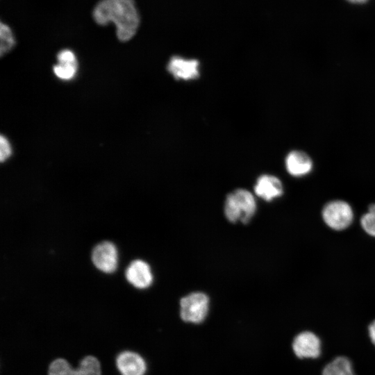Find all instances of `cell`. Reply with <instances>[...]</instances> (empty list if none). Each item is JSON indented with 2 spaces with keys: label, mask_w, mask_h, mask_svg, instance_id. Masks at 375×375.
I'll return each mask as SVG.
<instances>
[{
  "label": "cell",
  "mask_w": 375,
  "mask_h": 375,
  "mask_svg": "<svg viewBox=\"0 0 375 375\" xmlns=\"http://www.w3.org/2000/svg\"><path fill=\"white\" fill-rule=\"evenodd\" d=\"M92 17L99 25L113 24L122 42H127L135 35L140 20L134 0H100L93 9Z\"/></svg>",
  "instance_id": "obj_1"
},
{
  "label": "cell",
  "mask_w": 375,
  "mask_h": 375,
  "mask_svg": "<svg viewBox=\"0 0 375 375\" xmlns=\"http://www.w3.org/2000/svg\"><path fill=\"white\" fill-rule=\"evenodd\" d=\"M257 203L254 195L249 190L239 188L226 197L224 212L231 223H249L255 215Z\"/></svg>",
  "instance_id": "obj_2"
},
{
  "label": "cell",
  "mask_w": 375,
  "mask_h": 375,
  "mask_svg": "<svg viewBox=\"0 0 375 375\" xmlns=\"http://www.w3.org/2000/svg\"><path fill=\"white\" fill-rule=\"evenodd\" d=\"M324 223L331 229L342 231L347 228L353 220V211L349 203L343 200L328 202L322 212Z\"/></svg>",
  "instance_id": "obj_3"
},
{
  "label": "cell",
  "mask_w": 375,
  "mask_h": 375,
  "mask_svg": "<svg viewBox=\"0 0 375 375\" xmlns=\"http://www.w3.org/2000/svg\"><path fill=\"white\" fill-rule=\"evenodd\" d=\"M208 308L209 298L201 292L188 294L180 301V315L187 322H201L206 318Z\"/></svg>",
  "instance_id": "obj_4"
},
{
  "label": "cell",
  "mask_w": 375,
  "mask_h": 375,
  "mask_svg": "<svg viewBox=\"0 0 375 375\" xmlns=\"http://www.w3.org/2000/svg\"><path fill=\"white\" fill-rule=\"evenodd\" d=\"M49 375H101V365L92 356L85 357L77 369L72 368L65 359L58 358L51 363Z\"/></svg>",
  "instance_id": "obj_5"
},
{
  "label": "cell",
  "mask_w": 375,
  "mask_h": 375,
  "mask_svg": "<svg viewBox=\"0 0 375 375\" xmlns=\"http://www.w3.org/2000/svg\"><path fill=\"white\" fill-rule=\"evenodd\" d=\"M92 260L100 271L108 274L113 272L118 260L116 247L108 241L98 244L92 251Z\"/></svg>",
  "instance_id": "obj_6"
},
{
  "label": "cell",
  "mask_w": 375,
  "mask_h": 375,
  "mask_svg": "<svg viewBox=\"0 0 375 375\" xmlns=\"http://www.w3.org/2000/svg\"><path fill=\"white\" fill-rule=\"evenodd\" d=\"M167 69L176 80L190 81L199 76V62L196 59L174 56L169 60Z\"/></svg>",
  "instance_id": "obj_7"
},
{
  "label": "cell",
  "mask_w": 375,
  "mask_h": 375,
  "mask_svg": "<svg viewBox=\"0 0 375 375\" xmlns=\"http://www.w3.org/2000/svg\"><path fill=\"white\" fill-rule=\"evenodd\" d=\"M292 349L299 358H316L321 353V341L315 333L303 331L294 338Z\"/></svg>",
  "instance_id": "obj_8"
},
{
  "label": "cell",
  "mask_w": 375,
  "mask_h": 375,
  "mask_svg": "<svg viewBox=\"0 0 375 375\" xmlns=\"http://www.w3.org/2000/svg\"><path fill=\"white\" fill-rule=\"evenodd\" d=\"M127 281L139 289L149 288L153 282V274L149 265L140 259L132 261L126 269Z\"/></svg>",
  "instance_id": "obj_9"
},
{
  "label": "cell",
  "mask_w": 375,
  "mask_h": 375,
  "mask_svg": "<svg viewBox=\"0 0 375 375\" xmlns=\"http://www.w3.org/2000/svg\"><path fill=\"white\" fill-rule=\"evenodd\" d=\"M254 193L266 201H273L283 194V183L274 175L262 174L256 180Z\"/></svg>",
  "instance_id": "obj_10"
},
{
  "label": "cell",
  "mask_w": 375,
  "mask_h": 375,
  "mask_svg": "<svg viewBox=\"0 0 375 375\" xmlns=\"http://www.w3.org/2000/svg\"><path fill=\"white\" fill-rule=\"evenodd\" d=\"M287 172L292 176L301 177L310 173L313 163L310 157L299 150L290 151L285 160Z\"/></svg>",
  "instance_id": "obj_11"
},
{
  "label": "cell",
  "mask_w": 375,
  "mask_h": 375,
  "mask_svg": "<svg viewBox=\"0 0 375 375\" xmlns=\"http://www.w3.org/2000/svg\"><path fill=\"white\" fill-rule=\"evenodd\" d=\"M117 366L122 375H144L146 371L143 358L132 351H124L119 354Z\"/></svg>",
  "instance_id": "obj_12"
},
{
  "label": "cell",
  "mask_w": 375,
  "mask_h": 375,
  "mask_svg": "<svg viewBox=\"0 0 375 375\" xmlns=\"http://www.w3.org/2000/svg\"><path fill=\"white\" fill-rule=\"evenodd\" d=\"M322 375H354L350 360L339 356L328 363L322 371Z\"/></svg>",
  "instance_id": "obj_13"
},
{
  "label": "cell",
  "mask_w": 375,
  "mask_h": 375,
  "mask_svg": "<svg viewBox=\"0 0 375 375\" xmlns=\"http://www.w3.org/2000/svg\"><path fill=\"white\" fill-rule=\"evenodd\" d=\"M0 53L3 56L15 45L16 40L11 28L3 22L0 24Z\"/></svg>",
  "instance_id": "obj_14"
},
{
  "label": "cell",
  "mask_w": 375,
  "mask_h": 375,
  "mask_svg": "<svg viewBox=\"0 0 375 375\" xmlns=\"http://www.w3.org/2000/svg\"><path fill=\"white\" fill-rule=\"evenodd\" d=\"M78 70V63L67 64L58 63L53 67L54 74L63 81L72 80L76 74Z\"/></svg>",
  "instance_id": "obj_15"
},
{
  "label": "cell",
  "mask_w": 375,
  "mask_h": 375,
  "mask_svg": "<svg viewBox=\"0 0 375 375\" xmlns=\"http://www.w3.org/2000/svg\"><path fill=\"white\" fill-rule=\"evenodd\" d=\"M360 225L367 234L375 237V203L371 204L368 211L362 216Z\"/></svg>",
  "instance_id": "obj_16"
},
{
  "label": "cell",
  "mask_w": 375,
  "mask_h": 375,
  "mask_svg": "<svg viewBox=\"0 0 375 375\" xmlns=\"http://www.w3.org/2000/svg\"><path fill=\"white\" fill-rule=\"evenodd\" d=\"M58 63L76 64L78 63L75 53L70 49H65L58 52L57 55Z\"/></svg>",
  "instance_id": "obj_17"
},
{
  "label": "cell",
  "mask_w": 375,
  "mask_h": 375,
  "mask_svg": "<svg viewBox=\"0 0 375 375\" xmlns=\"http://www.w3.org/2000/svg\"><path fill=\"white\" fill-rule=\"evenodd\" d=\"M12 154V147L8 140L3 135L0 137V160L3 162Z\"/></svg>",
  "instance_id": "obj_18"
},
{
  "label": "cell",
  "mask_w": 375,
  "mask_h": 375,
  "mask_svg": "<svg viewBox=\"0 0 375 375\" xmlns=\"http://www.w3.org/2000/svg\"><path fill=\"white\" fill-rule=\"evenodd\" d=\"M368 332L372 342L375 345V320L369 324Z\"/></svg>",
  "instance_id": "obj_19"
},
{
  "label": "cell",
  "mask_w": 375,
  "mask_h": 375,
  "mask_svg": "<svg viewBox=\"0 0 375 375\" xmlns=\"http://www.w3.org/2000/svg\"><path fill=\"white\" fill-rule=\"evenodd\" d=\"M348 1L351 2H353V3H362V2H365L367 0H348Z\"/></svg>",
  "instance_id": "obj_20"
}]
</instances>
